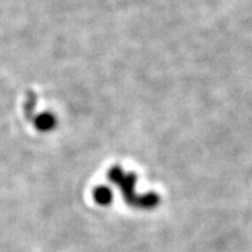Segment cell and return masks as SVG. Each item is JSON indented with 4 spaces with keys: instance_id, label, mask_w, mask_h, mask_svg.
Instances as JSON below:
<instances>
[{
    "instance_id": "obj_1",
    "label": "cell",
    "mask_w": 252,
    "mask_h": 252,
    "mask_svg": "<svg viewBox=\"0 0 252 252\" xmlns=\"http://www.w3.org/2000/svg\"><path fill=\"white\" fill-rule=\"evenodd\" d=\"M95 198H97V200H98L99 203H108L109 199H111V192H109L107 188L97 189Z\"/></svg>"
}]
</instances>
